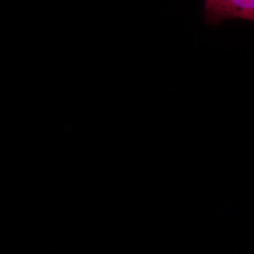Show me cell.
<instances>
[{
    "label": "cell",
    "mask_w": 254,
    "mask_h": 254,
    "mask_svg": "<svg viewBox=\"0 0 254 254\" xmlns=\"http://www.w3.org/2000/svg\"><path fill=\"white\" fill-rule=\"evenodd\" d=\"M203 15L210 25H219L230 19L254 22V0H207Z\"/></svg>",
    "instance_id": "obj_1"
}]
</instances>
